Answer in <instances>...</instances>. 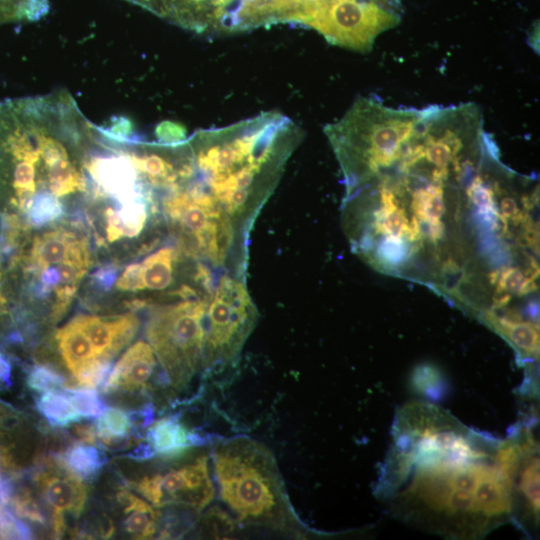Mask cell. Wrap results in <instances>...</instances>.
Wrapping results in <instances>:
<instances>
[{
    "mask_svg": "<svg viewBox=\"0 0 540 540\" xmlns=\"http://www.w3.org/2000/svg\"><path fill=\"white\" fill-rule=\"evenodd\" d=\"M96 529L102 538H110L115 531L112 520L106 515H102L101 518L98 519Z\"/></svg>",
    "mask_w": 540,
    "mask_h": 540,
    "instance_id": "33",
    "label": "cell"
},
{
    "mask_svg": "<svg viewBox=\"0 0 540 540\" xmlns=\"http://www.w3.org/2000/svg\"><path fill=\"white\" fill-rule=\"evenodd\" d=\"M12 365L10 359L0 351V391L11 386Z\"/></svg>",
    "mask_w": 540,
    "mask_h": 540,
    "instance_id": "31",
    "label": "cell"
},
{
    "mask_svg": "<svg viewBox=\"0 0 540 540\" xmlns=\"http://www.w3.org/2000/svg\"><path fill=\"white\" fill-rule=\"evenodd\" d=\"M61 199L48 190H37L24 211L27 223L36 228L43 227L63 214Z\"/></svg>",
    "mask_w": 540,
    "mask_h": 540,
    "instance_id": "15",
    "label": "cell"
},
{
    "mask_svg": "<svg viewBox=\"0 0 540 540\" xmlns=\"http://www.w3.org/2000/svg\"><path fill=\"white\" fill-rule=\"evenodd\" d=\"M408 254V247L402 237L386 236L377 249L380 261L398 264Z\"/></svg>",
    "mask_w": 540,
    "mask_h": 540,
    "instance_id": "25",
    "label": "cell"
},
{
    "mask_svg": "<svg viewBox=\"0 0 540 540\" xmlns=\"http://www.w3.org/2000/svg\"><path fill=\"white\" fill-rule=\"evenodd\" d=\"M210 298L153 307L147 338L172 385L182 388L203 367L204 316Z\"/></svg>",
    "mask_w": 540,
    "mask_h": 540,
    "instance_id": "3",
    "label": "cell"
},
{
    "mask_svg": "<svg viewBox=\"0 0 540 540\" xmlns=\"http://www.w3.org/2000/svg\"><path fill=\"white\" fill-rule=\"evenodd\" d=\"M213 459L220 497L240 521L284 523L286 499L267 449L247 439L232 440L217 445Z\"/></svg>",
    "mask_w": 540,
    "mask_h": 540,
    "instance_id": "2",
    "label": "cell"
},
{
    "mask_svg": "<svg viewBox=\"0 0 540 540\" xmlns=\"http://www.w3.org/2000/svg\"><path fill=\"white\" fill-rule=\"evenodd\" d=\"M105 217L107 222V239L113 242L123 237L118 225L116 210L108 207L105 211Z\"/></svg>",
    "mask_w": 540,
    "mask_h": 540,
    "instance_id": "29",
    "label": "cell"
},
{
    "mask_svg": "<svg viewBox=\"0 0 540 540\" xmlns=\"http://www.w3.org/2000/svg\"><path fill=\"white\" fill-rule=\"evenodd\" d=\"M500 210L503 220L513 219L518 222L522 219L518 205L512 197L505 196L501 199Z\"/></svg>",
    "mask_w": 540,
    "mask_h": 540,
    "instance_id": "30",
    "label": "cell"
},
{
    "mask_svg": "<svg viewBox=\"0 0 540 540\" xmlns=\"http://www.w3.org/2000/svg\"><path fill=\"white\" fill-rule=\"evenodd\" d=\"M382 207L376 212L375 229L386 236L403 237L408 229V219L398 200L392 198L381 202Z\"/></svg>",
    "mask_w": 540,
    "mask_h": 540,
    "instance_id": "18",
    "label": "cell"
},
{
    "mask_svg": "<svg viewBox=\"0 0 540 540\" xmlns=\"http://www.w3.org/2000/svg\"><path fill=\"white\" fill-rule=\"evenodd\" d=\"M55 339L62 358L72 374L87 363L98 359L90 340L74 319L56 332Z\"/></svg>",
    "mask_w": 540,
    "mask_h": 540,
    "instance_id": "12",
    "label": "cell"
},
{
    "mask_svg": "<svg viewBox=\"0 0 540 540\" xmlns=\"http://www.w3.org/2000/svg\"><path fill=\"white\" fill-rule=\"evenodd\" d=\"M67 260L88 269L90 254L86 242L65 229L47 231L34 238L28 257L23 259L24 272L36 276L50 265Z\"/></svg>",
    "mask_w": 540,
    "mask_h": 540,
    "instance_id": "7",
    "label": "cell"
},
{
    "mask_svg": "<svg viewBox=\"0 0 540 540\" xmlns=\"http://www.w3.org/2000/svg\"><path fill=\"white\" fill-rule=\"evenodd\" d=\"M90 340L98 358L112 359L135 336L139 320L132 313L98 317L79 315L74 318Z\"/></svg>",
    "mask_w": 540,
    "mask_h": 540,
    "instance_id": "8",
    "label": "cell"
},
{
    "mask_svg": "<svg viewBox=\"0 0 540 540\" xmlns=\"http://www.w3.org/2000/svg\"><path fill=\"white\" fill-rule=\"evenodd\" d=\"M156 367L154 351L140 340L130 346L118 360L102 386L104 393L142 391Z\"/></svg>",
    "mask_w": 540,
    "mask_h": 540,
    "instance_id": "9",
    "label": "cell"
},
{
    "mask_svg": "<svg viewBox=\"0 0 540 540\" xmlns=\"http://www.w3.org/2000/svg\"><path fill=\"white\" fill-rule=\"evenodd\" d=\"M61 457L67 470L81 480L95 478L108 461L102 450L81 443L71 445Z\"/></svg>",
    "mask_w": 540,
    "mask_h": 540,
    "instance_id": "13",
    "label": "cell"
},
{
    "mask_svg": "<svg viewBox=\"0 0 540 540\" xmlns=\"http://www.w3.org/2000/svg\"><path fill=\"white\" fill-rule=\"evenodd\" d=\"M28 525L18 519L9 509L0 507V539H30Z\"/></svg>",
    "mask_w": 540,
    "mask_h": 540,
    "instance_id": "24",
    "label": "cell"
},
{
    "mask_svg": "<svg viewBox=\"0 0 540 540\" xmlns=\"http://www.w3.org/2000/svg\"><path fill=\"white\" fill-rule=\"evenodd\" d=\"M16 515L26 518L40 525H45V516L31 492L26 489H20L13 495L11 501Z\"/></svg>",
    "mask_w": 540,
    "mask_h": 540,
    "instance_id": "23",
    "label": "cell"
},
{
    "mask_svg": "<svg viewBox=\"0 0 540 540\" xmlns=\"http://www.w3.org/2000/svg\"><path fill=\"white\" fill-rule=\"evenodd\" d=\"M116 287L122 291L142 290L140 277V263L129 264L116 281Z\"/></svg>",
    "mask_w": 540,
    "mask_h": 540,
    "instance_id": "26",
    "label": "cell"
},
{
    "mask_svg": "<svg viewBox=\"0 0 540 540\" xmlns=\"http://www.w3.org/2000/svg\"><path fill=\"white\" fill-rule=\"evenodd\" d=\"M123 522L124 530L137 538H149L156 532L158 513L152 507L129 512Z\"/></svg>",
    "mask_w": 540,
    "mask_h": 540,
    "instance_id": "19",
    "label": "cell"
},
{
    "mask_svg": "<svg viewBox=\"0 0 540 540\" xmlns=\"http://www.w3.org/2000/svg\"><path fill=\"white\" fill-rule=\"evenodd\" d=\"M41 462L35 482L45 503L52 508V517H63L67 512L79 516L87 497L82 480L67 470L60 455L52 454Z\"/></svg>",
    "mask_w": 540,
    "mask_h": 540,
    "instance_id": "5",
    "label": "cell"
},
{
    "mask_svg": "<svg viewBox=\"0 0 540 540\" xmlns=\"http://www.w3.org/2000/svg\"><path fill=\"white\" fill-rule=\"evenodd\" d=\"M161 505L185 504L198 511L204 509L214 498L215 489L208 469L206 456L159 474Z\"/></svg>",
    "mask_w": 540,
    "mask_h": 540,
    "instance_id": "6",
    "label": "cell"
},
{
    "mask_svg": "<svg viewBox=\"0 0 540 540\" xmlns=\"http://www.w3.org/2000/svg\"><path fill=\"white\" fill-rule=\"evenodd\" d=\"M257 317L245 276L221 274L204 316L203 367L210 370L235 360Z\"/></svg>",
    "mask_w": 540,
    "mask_h": 540,
    "instance_id": "4",
    "label": "cell"
},
{
    "mask_svg": "<svg viewBox=\"0 0 540 540\" xmlns=\"http://www.w3.org/2000/svg\"><path fill=\"white\" fill-rule=\"evenodd\" d=\"M535 289L534 278L525 277L517 268H506L498 278L496 293L524 295Z\"/></svg>",
    "mask_w": 540,
    "mask_h": 540,
    "instance_id": "22",
    "label": "cell"
},
{
    "mask_svg": "<svg viewBox=\"0 0 540 540\" xmlns=\"http://www.w3.org/2000/svg\"><path fill=\"white\" fill-rule=\"evenodd\" d=\"M182 257L187 256L179 247L171 246L162 247L146 257L140 263L142 290L163 291L170 287L174 281L176 266Z\"/></svg>",
    "mask_w": 540,
    "mask_h": 540,
    "instance_id": "11",
    "label": "cell"
},
{
    "mask_svg": "<svg viewBox=\"0 0 540 540\" xmlns=\"http://www.w3.org/2000/svg\"><path fill=\"white\" fill-rule=\"evenodd\" d=\"M69 434L74 440L85 444L95 443L97 439L95 426L89 424H74Z\"/></svg>",
    "mask_w": 540,
    "mask_h": 540,
    "instance_id": "28",
    "label": "cell"
},
{
    "mask_svg": "<svg viewBox=\"0 0 540 540\" xmlns=\"http://www.w3.org/2000/svg\"><path fill=\"white\" fill-rule=\"evenodd\" d=\"M1 264H2V254H1V251H0V310H2V308L4 307V305L6 304V299L2 293V289H1V284H2V267H1Z\"/></svg>",
    "mask_w": 540,
    "mask_h": 540,
    "instance_id": "34",
    "label": "cell"
},
{
    "mask_svg": "<svg viewBox=\"0 0 540 540\" xmlns=\"http://www.w3.org/2000/svg\"><path fill=\"white\" fill-rule=\"evenodd\" d=\"M66 394L82 417H98L104 408L98 393L91 388L66 389Z\"/></svg>",
    "mask_w": 540,
    "mask_h": 540,
    "instance_id": "20",
    "label": "cell"
},
{
    "mask_svg": "<svg viewBox=\"0 0 540 540\" xmlns=\"http://www.w3.org/2000/svg\"><path fill=\"white\" fill-rule=\"evenodd\" d=\"M1 465L9 466L10 459L9 456L0 449V467Z\"/></svg>",
    "mask_w": 540,
    "mask_h": 540,
    "instance_id": "35",
    "label": "cell"
},
{
    "mask_svg": "<svg viewBox=\"0 0 540 540\" xmlns=\"http://www.w3.org/2000/svg\"><path fill=\"white\" fill-rule=\"evenodd\" d=\"M65 379L54 368L46 365H35L27 374V385L36 392L56 390L63 387Z\"/></svg>",
    "mask_w": 540,
    "mask_h": 540,
    "instance_id": "21",
    "label": "cell"
},
{
    "mask_svg": "<svg viewBox=\"0 0 540 540\" xmlns=\"http://www.w3.org/2000/svg\"><path fill=\"white\" fill-rule=\"evenodd\" d=\"M48 0H0V26L36 21L47 14Z\"/></svg>",
    "mask_w": 540,
    "mask_h": 540,
    "instance_id": "16",
    "label": "cell"
},
{
    "mask_svg": "<svg viewBox=\"0 0 540 540\" xmlns=\"http://www.w3.org/2000/svg\"><path fill=\"white\" fill-rule=\"evenodd\" d=\"M118 272L115 264L101 266L92 273V282L101 290L108 291L116 283Z\"/></svg>",
    "mask_w": 540,
    "mask_h": 540,
    "instance_id": "27",
    "label": "cell"
},
{
    "mask_svg": "<svg viewBox=\"0 0 540 540\" xmlns=\"http://www.w3.org/2000/svg\"><path fill=\"white\" fill-rule=\"evenodd\" d=\"M538 450L528 425L498 439L410 402L395 415L376 493L402 522L445 538L481 539L508 522L527 532L521 480Z\"/></svg>",
    "mask_w": 540,
    "mask_h": 540,
    "instance_id": "1",
    "label": "cell"
},
{
    "mask_svg": "<svg viewBox=\"0 0 540 540\" xmlns=\"http://www.w3.org/2000/svg\"><path fill=\"white\" fill-rule=\"evenodd\" d=\"M14 495L11 479L0 475V507L9 503Z\"/></svg>",
    "mask_w": 540,
    "mask_h": 540,
    "instance_id": "32",
    "label": "cell"
},
{
    "mask_svg": "<svg viewBox=\"0 0 540 540\" xmlns=\"http://www.w3.org/2000/svg\"><path fill=\"white\" fill-rule=\"evenodd\" d=\"M38 411L52 426H66L80 419L67 394L45 391L36 399Z\"/></svg>",
    "mask_w": 540,
    "mask_h": 540,
    "instance_id": "14",
    "label": "cell"
},
{
    "mask_svg": "<svg viewBox=\"0 0 540 540\" xmlns=\"http://www.w3.org/2000/svg\"><path fill=\"white\" fill-rule=\"evenodd\" d=\"M147 440L154 453L174 457L198 444L199 437L176 417L157 420L147 431Z\"/></svg>",
    "mask_w": 540,
    "mask_h": 540,
    "instance_id": "10",
    "label": "cell"
},
{
    "mask_svg": "<svg viewBox=\"0 0 540 540\" xmlns=\"http://www.w3.org/2000/svg\"><path fill=\"white\" fill-rule=\"evenodd\" d=\"M94 426L101 443L130 436L133 424L130 415L122 409L109 407L98 416Z\"/></svg>",
    "mask_w": 540,
    "mask_h": 540,
    "instance_id": "17",
    "label": "cell"
}]
</instances>
